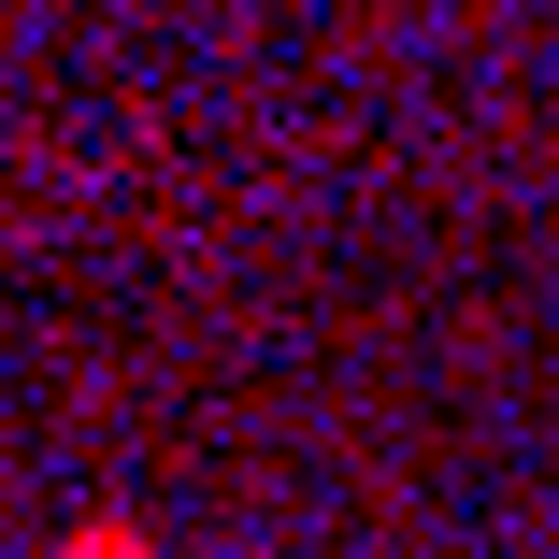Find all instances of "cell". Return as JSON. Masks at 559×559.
<instances>
[{
  "instance_id": "obj_1",
  "label": "cell",
  "mask_w": 559,
  "mask_h": 559,
  "mask_svg": "<svg viewBox=\"0 0 559 559\" xmlns=\"http://www.w3.org/2000/svg\"><path fill=\"white\" fill-rule=\"evenodd\" d=\"M72 559H144V531H72Z\"/></svg>"
}]
</instances>
